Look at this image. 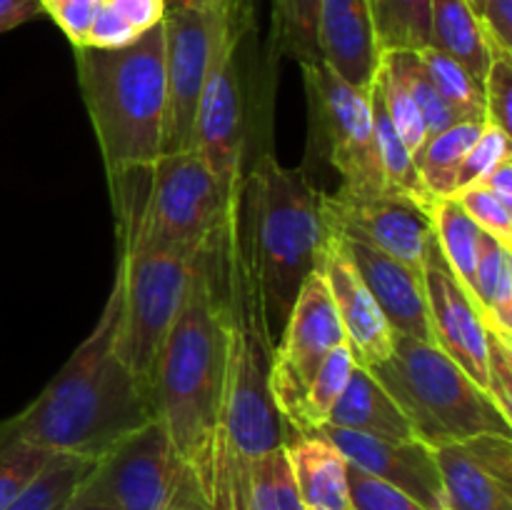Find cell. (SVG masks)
<instances>
[{
  "instance_id": "1",
  "label": "cell",
  "mask_w": 512,
  "mask_h": 510,
  "mask_svg": "<svg viewBox=\"0 0 512 510\" xmlns=\"http://www.w3.org/2000/svg\"><path fill=\"white\" fill-rule=\"evenodd\" d=\"M230 213V210H228ZM228 218L195 253L188 283L160 345L150 385L153 418L208 488L228 365ZM208 500V498H205Z\"/></svg>"
},
{
  "instance_id": "2",
  "label": "cell",
  "mask_w": 512,
  "mask_h": 510,
  "mask_svg": "<svg viewBox=\"0 0 512 510\" xmlns=\"http://www.w3.org/2000/svg\"><path fill=\"white\" fill-rule=\"evenodd\" d=\"M228 315V365L205 498L210 510H248L253 463L283 448L288 433L270 388L275 338L265 318L248 240L235 213V193L228 213Z\"/></svg>"
},
{
  "instance_id": "3",
  "label": "cell",
  "mask_w": 512,
  "mask_h": 510,
  "mask_svg": "<svg viewBox=\"0 0 512 510\" xmlns=\"http://www.w3.org/2000/svg\"><path fill=\"white\" fill-rule=\"evenodd\" d=\"M120 308L113 280L93 333L28 408L5 420L18 438L55 455L98 460L153 420L148 395L118 355Z\"/></svg>"
},
{
  "instance_id": "4",
  "label": "cell",
  "mask_w": 512,
  "mask_h": 510,
  "mask_svg": "<svg viewBox=\"0 0 512 510\" xmlns=\"http://www.w3.org/2000/svg\"><path fill=\"white\" fill-rule=\"evenodd\" d=\"M235 213L248 240L270 333L278 340L305 278L323 265L333 240L325 193L305 168L260 153L235 190Z\"/></svg>"
},
{
  "instance_id": "5",
  "label": "cell",
  "mask_w": 512,
  "mask_h": 510,
  "mask_svg": "<svg viewBox=\"0 0 512 510\" xmlns=\"http://www.w3.org/2000/svg\"><path fill=\"white\" fill-rule=\"evenodd\" d=\"M110 205L118 230L120 330L118 355L150 400L155 360L183 300L193 258L155 243L148 228L150 165L108 173Z\"/></svg>"
},
{
  "instance_id": "6",
  "label": "cell",
  "mask_w": 512,
  "mask_h": 510,
  "mask_svg": "<svg viewBox=\"0 0 512 510\" xmlns=\"http://www.w3.org/2000/svg\"><path fill=\"white\" fill-rule=\"evenodd\" d=\"M105 173L153 165L165 135L163 20L118 48H73Z\"/></svg>"
},
{
  "instance_id": "7",
  "label": "cell",
  "mask_w": 512,
  "mask_h": 510,
  "mask_svg": "<svg viewBox=\"0 0 512 510\" xmlns=\"http://www.w3.org/2000/svg\"><path fill=\"white\" fill-rule=\"evenodd\" d=\"M368 370L430 448L483 433L512 435V420L433 340L395 335L388 358Z\"/></svg>"
},
{
  "instance_id": "8",
  "label": "cell",
  "mask_w": 512,
  "mask_h": 510,
  "mask_svg": "<svg viewBox=\"0 0 512 510\" xmlns=\"http://www.w3.org/2000/svg\"><path fill=\"white\" fill-rule=\"evenodd\" d=\"M75 493L115 510H210L198 475L155 418L100 455Z\"/></svg>"
},
{
  "instance_id": "9",
  "label": "cell",
  "mask_w": 512,
  "mask_h": 510,
  "mask_svg": "<svg viewBox=\"0 0 512 510\" xmlns=\"http://www.w3.org/2000/svg\"><path fill=\"white\" fill-rule=\"evenodd\" d=\"M310 110V143L338 170L343 195L383 193L385 178L375 143L368 93L345 83L333 68L315 60L300 65Z\"/></svg>"
},
{
  "instance_id": "10",
  "label": "cell",
  "mask_w": 512,
  "mask_h": 510,
  "mask_svg": "<svg viewBox=\"0 0 512 510\" xmlns=\"http://www.w3.org/2000/svg\"><path fill=\"white\" fill-rule=\"evenodd\" d=\"M248 0H218L195 8H165V135L163 155L193 150L195 115L205 78L225 35Z\"/></svg>"
},
{
  "instance_id": "11",
  "label": "cell",
  "mask_w": 512,
  "mask_h": 510,
  "mask_svg": "<svg viewBox=\"0 0 512 510\" xmlns=\"http://www.w3.org/2000/svg\"><path fill=\"white\" fill-rule=\"evenodd\" d=\"M233 193L218 183L198 150L160 155L150 165V235L163 248L193 258L225 223Z\"/></svg>"
},
{
  "instance_id": "12",
  "label": "cell",
  "mask_w": 512,
  "mask_h": 510,
  "mask_svg": "<svg viewBox=\"0 0 512 510\" xmlns=\"http://www.w3.org/2000/svg\"><path fill=\"white\" fill-rule=\"evenodd\" d=\"M340 343H345V335L333 295L323 273L315 270L305 278L273 350L270 388H273L275 405H278L288 435L300 430L305 393L323 360Z\"/></svg>"
},
{
  "instance_id": "13",
  "label": "cell",
  "mask_w": 512,
  "mask_h": 510,
  "mask_svg": "<svg viewBox=\"0 0 512 510\" xmlns=\"http://www.w3.org/2000/svg\"><path fill=\"white\" fill-rule=\"evenodd\" d=\"M245 23H248V10L220 43L195 115L193 150H198L210 173L228 193L238 188L245 173V105L238 63Z\"/></svg>"
},
{
  "instance_id": "14",
  "label": "cell",
  "mask_w": 512,
  "mask_h": 510,
  "mask_svg": "<svg viewBox=\"0 0 512 510\" xmlns=\"http://www.w3.org/2000/svg\"><path fill=\"white\" fill-rule=\"evenodd\" d=\"M325 218L333 233L373 245L415 270H423L435 240L428 203L393 190L375 195H325Z\"/></svg>"
},
{
  "instance_id": "15",
  "label": "cell",
  "mask_w": 512,
  "mask_h": 510,
  "mask_svg": "<svg viewBox=\"0 0 512 510\" xmlns=\"http://www.w3.org/2000/svg\"><path fill=\"white\" fill-rule=\"evenodd\" d=\"M320 433L343 453L348 465L403 490L428 510H448L438 458L423 440H390L355 430L320 425Z\"/></svg>"
},
{
  "instance_id": "16",
  "label": "cell",
  "mask_w": 512,
  "mask_h": 510,
  "mask_svg": "<svg viewBox=\"0 0 512 510\" xmlns=\"http://www.w3.org/2000/svg\"><path fill=\"white\" fill-rule=\"evenodd\" d=\"M423 288L433 343L453 363H458L475 385L485 390L488 325L475 300L455 280L435 240L423 263Z\"/></svg>"
},
{
  "instance_id": "17",
  "label": "cell",
  "mask_w": 512,
  "mask_h": 510,
  "mask_svg": "<svg viewBox=\"0 0 512 510\" xmlns=\"http://www.w3.org/2000/svg\"><path fill=\"white\" fill-rule=\"evenodd\" d=\"M433 450L448 510H512V435L483 433Z\"/></svg>"
},
{
  "instance_id": "18",
  "label": "cell",
  "mask_w": 512,
  "mask_h": 510,
  "mask_svg": "<svg viewBox=\"0 0 512 510\" xmlns=\"http://www.w3.org/2000/svg\"><path fill=\"white\" fill-rule=\"evenodd\" d=\"M338 240L350 263L363 278L365 288L378 303L380 313L393 328V333L410 335V338L418 340H433L428 303H425L423 270L410 268V265L400 263L398 258H390V255L375 250L373 245L360 243V240L345 238V235H338Z\"/></svg>"
},
{
  "instance_id": "19",
  "label": "cell",
  "mask_w": 512,
  "mask_h": 510,
  "mask_svg": "<svg viewBox=\"0 0 512 510\" xmlns=\"http://www.w3.org/2000/svg\"><path fill=\"white\" fill-rule=\"evenodd\" d=\"M320 273H323L330 295H333L338 320L343 325L345 343L353 350L355 363L365 365V368L383 363L390 350H393L395 333L388 320H385V315L380 313L370 290L365 288L355 265L345 255L335 233L323 258V265H320Z\"/></svg>"
},
{
  "instance_id": "20",
  "label": "cell",
  "mask_w": 512,
  "mask_h": 510,
  "mask_svg": "<svg viewBox=\"0 0 512 510\" xmlns=\"http://www.w3.org/2000/svg\"><path fill=\"white\" fill-rule=\"evenodd\" d=\"M73 48H118L163 20L165 0H40Z\"/></svg>"
},
{
  "instance_id": "21",
  "label": "cell",
  "mask_w": 512,
  "mask_h": 510,
  "mask_svg": "<svg viewBox=\"0 0 512 510\" xmlns=\"http://www.w3.org/2000/svg\"><path fill=\"white\" fill-rule=\"evenodd\" d=\"M320 60L345 83L370 93L380 65L368 0H323L318 23Z\"/></svg>"
},
{
  "instance_id": "22",
  "label": "cell",
  "mask_w": 512,
  "mask_h": 510,
  "mask_svg": "<svg viewBox=\"0 0 512 510\" xmlns=\"http://www.w3.org/2000/svg\"><path fill=\"white\" fill-rule=\"evenodd\" d=\"M295 485L310 510H353L348 490V460L318 428L285 440Z\"/></svg>"
},
{
  "instance_id": "23",
  "label": "cell",
  "mask_w": 512,
  "mask_h": 510,
  "mask_svg": "<svg viewBox=\"0 0 512 510\" xmlns=\"http://www.w3.org/2000/svg\"><path fill=\"white\" fill-rule=\"evenodd\" d=\"M323 425H335V428L378 435V438L390 440L415 438L408 418L395 405L388 390L378 383V378L365 365L358 363H355L353 373H350L343 395H340Z\"/></svg>"
},
{
  "instance_id": "24",
  "label": "cell",
  "mask_w": 512,
  "mask_h": 510,
  "mask_svg": "<svg viewBox=\"0 0 512 510\" xmlns=\"http://www.w3.org/2000/svg\"><path fill=\"white\" fill-rule=\"evenodd\" d=\"M430 48L458 60L483 83L495 53L468 0H430Z\"/></svg>"
},
{
  "instance_id": "25",
  "label": "cell",
  "mask_w": 512,
  "mask_h": 510,
  "mask_svg": "<svg viewBox=\"0 0 512 510\" xmlns=\"http://www.w3.org/2000/svg\"><path fill=\"white\" fill-rule=\"evenodd\" d=\"M428 213L433 220V235L440 255L453 270L455 280L463 285L465 293L475 300V265H478L483 230L473 223V218L465 213L455 195L433 198L428 203Z\"/></svg>"
},
{
  "instance_id": "26",
  "label": "cell",
  "mask_w": 512,
  "mask_h": 510,
  "mask_svg": "<svg viewBox=\"0 0 512 510\" xmlns=\"http://www.w3.org/2000/svg\"><path fill=\"white\" fill-rule=\"evenodd\" d=\"M485 123L478 120H463L450 128L440 130L438 135H428L413 155L418 165L420 180L433 198H450L458 190V173L465 155L483 133Z\"/></svg>"
},
{
  "instance_id": "27",
  "label": "cell",
  "mask_w": 512,
  "mask_h": 510,
  "mask_svg": "<svg viewBox=\"0 0 512 510\" xmlns=\"http://www.w3.org/2000/svg\"><path fill=\"white\" fill-rule=\"evenodd\" d=\"M368 100H370V113H373L375 143H378L385 188L393 190V193H403L415 200H423V203H430L433 195L425 190L413 153H410V148L405 145V140L400 138L398 128H395L393 120H390L388 110H385L383 105V98H380V93L375 90V85L370 88Z\"/></svg>"
},
{
  "instance_id": "28",
  "label": "cell",
  "mask_w": 512,
  "mask_h": 510,
  "mask_svg": "<svg viewBox=\"0 0 512 510\" xmlns=\"http://www.w3.org/2000/svg\"><path fill=\"white\" fill-rule=\"evenodd\" d=\"M368 5L380 53L430 48V0H368Z\"/></svg>"
},
{
  "instance_id": "29",
  "label": "cell",
  "mask_w": 512,
  "mask_h": 510,
  "mask_svg": "<svg viewBox=\"0 0 512 510\" xmlns=\"http://www.w3.org/2000/svg\"><path fill=\"white\" fill-rule=\"evenodd\" d=\"M95 460L55 455L3 510H58L88 475Z\"/></svg>"
},
{
  "instance_id": "30",
  "label": "cell",
  "mask_w": 512,
  "mask_h": 510,
  "mask_svg": "<svg viewBox=\"0 0 512 510\" xmlns=\"http://www.w3.org/2000/svg\"><path fill=\"white\" fill-rule=\"evenodd\" d=\"M425 70L438 88L440 98L458 115V120H478L485 123V88L475 75H470L458 60L438 53L433 48L420 50Z\"/></svg>"
},
{
  "instance_id": "31",
  "label": "cell",
  "mask_w": 512,
  "mask_h": 510,
  "mask_svg": "<svg viewBox=\"0 0 512 510\" xmlns=\"http://www.w3.org/2000/svg\"><path fill=\"white\" fill-rule=\"evenodd\" d=\"M320 3L323 0H273L275 45L300 65L320 60Z\"/></svg>"
},
{
  "instance_id": "32",
  "label": "cell",
  "mask_w": 512,
  "mask_h": 510,
  "mask_svg": "<svg viewBox=\"0 0 512 510\" xmlns=\"http://www.w3.org/2000/svg\"><path fill=\"white\" fill-rule=\"evenodd\" d=\"M248 510H305L283 448L260 455L250 470Z\"/></svg>"
},
{
  "instance_id": "33",
  "label": "cell",
  "mask_w": 512,
  "mask_h": 510,
  "mask_svg": "<svg viewBox=\"0 0 512 510\" xmlns=\"http://www.w3.org/2000/svg\"><path fill=\"white\" fill-rule=\"evenodd\" d=\"M353 368L355 358L348 343H340L338 348L330 350V355L323 360L318 373H315L308 393H305L298 433H308V430L320 428L328 420L330 410L335 408L338 398L343 395L345 385H348Z\"/></svg>"
},
{
  "instance_id": "34",
  "label": "cell",
  "mask_w": 512,
  "mask_h": 510,
  "mask_svg": "<svg viewBox=\"0 0 512 510\" xmlns=\"http://www.w3.org/2000/svg\"><path fill=\"white\" fill-rule=\"evenodd\" d=\"M373 85L380 93V98H383L385 110H388L390 120L398 128L400 138L405 140L410 153L415 155L420 145L425 143V138H428V133H425L423 118H420V110L415 105L413 93H410L408 83H405L403 73H400L398 63H395L390 53H380V65Z\"/></svg>"
},
{
  "instance_id": "35",
  "label": "cell",
  "mask_w": 512,
  "mask_h": 510,
  "mask_svg": "<svg viewBox=\"0 0 512 510\" xmlns=\"http://www.w3.org/2000/svg\"><path fill=\"white\" fill-rule=\"evenodd\" d=\"M53 458L55 453L18 438L3 420L0 423V510Z\"/></svg>"
},
{
  "instance_id": "36",
  "label": "cell",
  "mask_w": 512,
  "mask_h": 510,
  "mask_svg": "<svg viewBox=\"0 0 512 510\" xmlns=\"http://www.w3.org/2000/svg\"><path fill=\"white\" fill-rule=\"evenodd\" d=\"M385 53L393 55V60L398 63L400 73H403L405 83H408L410 93H413L415 105H418L420 110L425 133L438 135L440 130L450 128V125L463 123V120H458V115L448 108V103L440 98L438 88L433 85L423 60H420V50H385Z\"/></svg>"
},
{
  "instance_id": "37",
  "label": "cell",
  "mask_w": 512,
  "mask_h": 510,
  "mask_svg": "<svg viewBox=\"0 0 512 510\" xmlns=\"http://www.w3.org/2000/svg\"><path fill=\"white\" fill-rule=\"evenodd\" d=\"M455 198L485 235H493L505 248H512V205L503 203L498 195L480 185H468V188L458 190Z\"/></svg>"
},
{
  "instance_id": "38",
  "label": "cell",
  "mask_w": 512,
  "mask_h": 510,
  "mask_svg": "<svg viewBox=\"0 0 512 510\" xmlns=\"http://www.w3.org/2000/svg\"><path fill=\"white\" fill-rule=\"evenodd\" d=\"M485 393L498 405L500 413L512 420V343L490 328L485 348Z\"/></svg>"
},
{
  "instance_id": "39",
  "label": "cell",
  "mask_w": 512,
  "mask_h": 510,
  "mask_svg": "<svg viewBox=\"0 0 512 510\" xmlns=\"http://www.w3.org/2000/svg\"><path fill=\"white\" fill-rule=\"evenodd\" d=\"M348 490L353 510H428L403 490L348 465Z\"/></svg>"
},
{
  "instance_id": "40",
  "label": "cell",
  "mask_w": 512,
  "mask_h": 510,
  "mask_svg": "<svg viewBox=\"0 0 512 510\" xmlns=\"http://www.w3.org/2000/svg\"><path fill=\"white\" fill-rule=\"evenodd\" d=\"M512 158V135L505 130L495 128V125L485 123L483 133L475 140L470 153L465 155L463 165L458 173V190L468 188V185L478 183L488 170H493L500 160ZM455 190V193H458Z\"/></svg>"
},
{
  "instance_id": "41",
  "label": "cell",
  "mask_w": 512,
  "mask_h": 510,
  "mask_svg": "<svg viewBox=\"0 0 512 510\" xmlns=\"http://www.w3.org/2000/svg\"><path fill=\"white\" fill-rule=\"evenodd\" d=\"M485 88V123L512 135V55H495Z\"/></svg>"
},
{
  "instance_id": "42",
  "label": "cell",
  "mask_w": 512,
  "mask_h": 510,
  "mask_svg": "<svg viewBox=\"0 0 512 510\" xmlns=\"http://www.w3.org/2000/svg\"><path fill=\"white\" fill-rule=\"evenodd\" d=\"M480 23L495 55H512V0H483Z\"/></svg>"
},
{
  "instance_id": "43",
  "label": "cell",
  "mask_w": 512,
  "mask_h": 510,
  "mask_svg": "<svg viewBox=\"0 0 512 510\" xmlns=\"http://www.w3.org/2000/svg\"><path fill=\"white\" fill-rule=\"evenodd\" d=\"M40 15H45L40 0H0V35L20 28Z\"/></svg>"
},
{
  "instance_id": "44",
  "label": "cell",
  "mask_w": 512,
  "mask_h": 510,
  "mask_svg": "<svg viewBox=\"0 0 512 510\" xmlns=\"http://www.w3.org/2000/svg\"><path fill=\"white\" fill-rule=\"evenodd\" d=\"M473 185H480V188L490 190V193L498 195L503 203L512 205V158L500 160L493 170H488V173Z\"/></svg>"
},
{
  "instance_id": "45",
  "label": "cell",
  "mask_w": 512,
  "mask_h": 510,
  "mask_svg": "<svg viewBox=\"0 0 512 510\" xmlns=\"http://www.w3.org/2000/svg\"><path fill=\"white\" fill-rule=\"evenodd\" d=\"M58 510H115V508L108 503H100V500H90V498H85V495L73 493L68 498V503Z\"/></svg>"
},
{
  "instance_id": "46",
  "label": "cell",
  "mask_w": 512,
  "mask_h": 510,
  "mask_svg": "<svg viewBox=\"0 0 512 510\" xmlns=\"http://www.w3.org/2000/svg\"><path fill=\"white\" fill-rule=\"evenodd\" d=\"M218 0H165V8H195V5H210Z\"/></svg>"
},
{
  "instance_id": "47",
  "label": "cell",
  "mask_w": 512,
  "mask_h": 510,
  "mask_svg": "<svg viewBox=\"0 0 512 510\" xmlns=\"http://www.w3.org/2000/svg\"><path fill=\"white\" fill-rule=\"evenodd\" d=\"M470 3V8L475 10V13H478V18H480V8H483V0H468Z\"/></svg>"
},
{
  "instance_id": "48",
  "label": "cell",
  "mask_w": 512,
  "mask_h": 510,
  "mask_svg": "<svg viewBox=\"0 0 512 510\" xmlns=\"http://www.w3.org/2000/svg\"><path fill=\"white\" fill-rule=\"evenodd\" d=\"M305 510H310V508H305Z\"/></svg>"
}]
</instances>
